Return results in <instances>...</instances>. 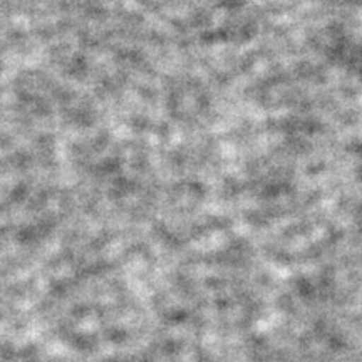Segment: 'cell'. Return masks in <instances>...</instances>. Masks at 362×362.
Wrapping results in <instances>:
<instances>
[]
</instances>
